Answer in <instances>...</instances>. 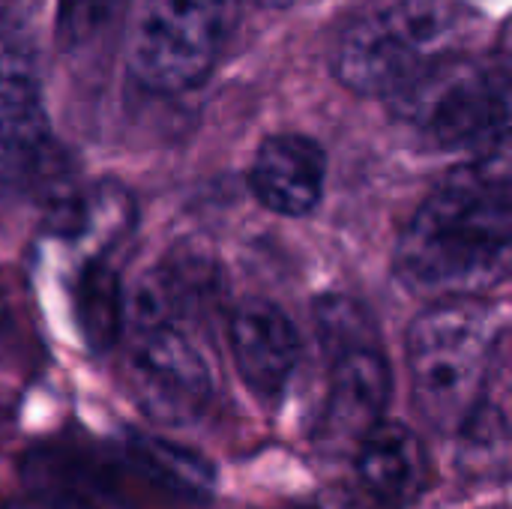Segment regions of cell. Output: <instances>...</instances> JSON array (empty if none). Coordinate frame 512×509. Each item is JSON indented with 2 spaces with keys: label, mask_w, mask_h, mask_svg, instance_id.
Returning <instances> with one entry per match:
<instances>
[{
  "label": "cell",
  "mask_w": 512,
  "mask_h": 509,
  "mask_svg": "<svg viewBox=\"0 0 512 509\" xmlns=\"http://www.w3.org/2000/svg\"><path fill=\"white\" fill-rule=\"evenodd\" d=\"M318 324L324 333V342L330 348V354L348 348V345H360V342H372L369 339V324H366V312L342 297L327 300L318 309Z\"/></svg>",
  "instance_id": "2e32d148"
},
{
  "label": "cell",
  "mask_w": 512,
  "mask_h": 509,
  "mask_svg": "<svg viewBox=\"0 0 512 509\" xmlns=\"http://www.w3.org/2000/svg\"><path fill=\"white\" fill-rule=\"evenodd\" d=\"M126 384L135 405L156 423L189 426L213 399V375L195 342L177 324H141L129 357Z\"/></svg>",
  "instance_id": "8992f818"
},
{
  "label": "cell",
  "mask_w": 512,
  "mask_h": 509,
  "mask_svg": "<svg viewBox=\"0 0 512 509\" xmlns=\"http://www.w3.org/2000/svg\"><path fill=\"white\" fill-rule=\"evenodd\" d=\"M231 24V0H147L129 39V69L153 93L198 87L216 66Z\"/></svg>",
  "instance_id": "5b68a950"
},
{
  "label": "cell",
  "mask_w": 512,
  "mask_h": 509,
  "mask_svg": "<svg viewBox=\"0 0 512 509\" xmlns=\"http://www.w3.org/2000/svg\"><path fill=\"white\" fill-rule=\"evenodd\" d=\"M51 132L27 39H0V195L39 180Z\"/></svg>",
  "instance_id": "52a82bcc"
},
{
  "label": "cell",
  "mask_w": 512,
  "mask_h": 509,
  "mask_svg": "<svg viewBox=\"0 0 512 509\" xmlns=\"http://www.w3.org/2000/svg\"><path fill=\"white\" fill-rule=\"evenodd\" d=\"M3 333H6V306L0 300V339H3Z\"/></svg>",
  "instance_id": "d6986e66"
},
{
  "label": "cell",
  "mask_w": 512,
  "mask_h": 509,
  "mask_svg": "<svg viewBox=\"0 0 512 509\" xmlns=\"http://www.w3.org/2000/svg\"><path fill=\"white\" fill-rule=\"evenodd\" d=\"M512 246L510 156L456 168L405 225L393 267L423 297L465 300L507 279Z\"/></svg>",
  "instance_id": "6da1fadb"
},
{
  "label": "cell",
  "mask_w": 512,
  "mask_h": 509,
  "mask_svg": "<svg viewBox=\"0 0 512 509\" xmlns=\"http://www.w3.org/2000/svg\"><path fill=\"white\" fill-rule=\"evenodd\" d=\"M126 12L129 0H57L54 42L66 57L84 60L120 30Z\"/></svg>",
  "instance_id": "9a60e30c"
},
{
  "label": "cell",
  "mask_w": 512,
  "mask_h": 509,
  "mask_svg": "<svg viewBox=\"0 0 512 509\" xmlns=\"http://www.w3.org/2000/svg\"><path fill=\"white\" fill-rule=\"evenodd\" d=\"M228 345L240 378L264 399H276L300 363V336L291 318L270 300H246L234 309Z\"/></svg>",
  "instance_id": "9c48e42d"
},
{
  "label": "cell",
  "mask_w": 512,
  "mask_h": 509,
  "mask_svg": "<svg viewBox=\"0 0 512 509\" xmlns=\"http://www.w3.org/2000/svg\"><path fill=\"white\" fill-rule=\"evenodd\" d=\"M465 0H390L360 15L339 39L333 69L360 96H396L477 33Z\"/></svg>",
  "instance_id": "7a4b0ae2"
},
{
  "label": "cell",
  "mask_w": 512,
  "mask_h": 509,
  "mask_svg": "<svg viewBox=\"0 0 512 509\" xmlns=\"http://www.w3.org/2000/svg\"><path fill=\"white\" fill-rule=\"evenodd\" d=\"M504 351L498 315L465 297L441 300L408 330L414 405L441 432H459L486 399Z\"/></svg>",
  "instance_id": "3957f363"
},
{
  "label": "cell",
  "mask_w": 512,
  "mask_h": 509,
  "mask_svg": "<svg viewBox=\"0 0 512 509\" xmlns=\"http://www.w3.org/2000/svg\"><path fill=\"white\" fill-rule=\"evenodd\" d=\"M327 183L324 147L300 132L267 138L249 168L255 198L279 216H306L321 204Z\"/></svg>",
  "instance_id": "30bf717a"
},
{
  "label": "cell",
  "mask_w": 512,
  "mask_h": 509,
  "mask_svg": "<svg viewBox=\"0 0 512 509\" xmlns=\"http://www.w3.org/2000/svg\"><path fill=\"white\" fill-rule=\"evenodd\" d=\"M390 387V366L375 342L336 351L318 441L327 450L357 447L384 420Z\"/></svg>",
  "instance_id": "ba28073f"
},
{
  "label": "cell",
  "mask_w": 512,
  "mask_h": 509,
  "mask_svg": "<svg viewBox=\"0 0 512 509\" xmlns=\"http://www.w3.org/2000/svg\"><path fill=\"white\" fill-rule=\"evenodd\" d=\"M42 0H0V39H27Z\"/></svg>",
  "instance_id": "e0dca14e"
},
{
  "label": "cell",
  "mask_w": 512,
  "mask_h": 509,
  "mask_svg": "<svg viewBox=\"0 0 512 509\" xmlns=\"http://www.w3.org/2000/svg\"><path fill=\"white\" fill-rule=\"evenodd\" d=\"M129 456L159 486H165L183 498H207L213 492V483H216L213 465L186 447H177V444H168V441H159L150 435H132Z\"/></svg>",
  "instance_id": "5bb4252c"
},
{
  "label": "cell",
  "mask_w": 512,
  "mask_h": 509,
  "mask_svg": "<svg viewBox=\"0 0 512 509\" xmlns=\"http://www.w3.org/2000/svg\"><path fill=\"white\" fill-rule=\"evenodd\" d=\"M75 315L84 342L93 351H105L123 330V288L108 258L84 261L75 279Z\"/></svg>",
  "instance_id": "4fadbf2b"
},
{
  "label": "cell",
  "mask_w": 512,
  "mask_h": 509,
  "mask_svg": "<svg viewBox=\"0 0 512 509\" xmlns=\"http://www.w3.org/2000/svg\"><path fill=\"white\" fill-rule=\"evenodd\" d=\"M357 471L363 486L381 504L408 507L429 483V456L423 441L405 423L381 420L357 444Z\"/></svg>",
  "instance_id": "8fae6325"
},
{
  "label": "cell",
  "mask_w": 512,
  "mask_h": 509,
  "mask_svg": "<svg viewBox=\"0 0 512 509\" xmlns=\"http://www.w3.org/2000/svg\"><path fill=\"white\" fill-rule=\"evenodd\" d=\"M258 6H264V9H288L291 3H297V0H255Z\"/></svg>",
  "instance_id": "ac0fdd59"
},
{
  "label": "cell",
  "mask_w": 512,
  "mask_h": 509,
  "mask_svg": "<svg viewBox=\"0 0 512 509\" xmlns=\"http://www.w3.org/2000/svg\"><path fill=\"white\" fill-rule=\"evenodd\" d=\"M390 99L396 117L438 150L471 153V159L507 153L510 84L492 63L456 54Z\"/></svg>",
  "instance_id": "277c9868"
},
{
  "label": "cell",
  "mask_w": 512,
  "mask_h": 509,
  "mask_svg": "<svg viewBox=\"0 0 512 509\" xmlns=\"http://www.w3.org/2000/svg\"><path fill=\"white\" fill-rule=\"evenodd\" d=\"M135 204L117 183H96L57 204V231L72 243L78 261H99L132 231Z\"/></svg>",
  "instance_id": "7c38bea8"
}]
</instances>
